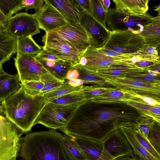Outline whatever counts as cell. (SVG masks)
Returning <instances> with one entry per match:
<instances>
[{
    "mask_svg": "<svg viewBox=\"0 0 160 160\" xmlns=\"http://www.w3.org/2000/svg\"><path fill=\"white\" fill-rule=\"evenodd\" d=\"M107 85L130 91L160 101V83H145L125 77H101Z\"/></svg>",
    "mask_w": 160,
    "mask_h": 160,
    "instance_id": "9c48e42d",
    "label": "cell"
},
{
    "mask_svg": "<svg viewBox=\"0 0 160 160\" xmlns=\"http://www.w3.org/2000/svg\"><path fill=\"white\" fill-rule=\"evenodd\" d=\"M160 62L149 67L148 68L153 72L160 74Z\"/></svg>",
    "mask_w": 160,
    "mask_h": 160,
    "instance_id": "816d5d0a",
    "label": "cell"
},
{
    "mask_svg": "<svg viewBox=\"0 0 160 160\" xmlns=\"http://www.w3.org/2000/svg\"><path fill=\"white\" fill-rule=\"evenodd\" d=\"M42 38V42L44 44L43 48L70 63L73 67L79 63L86 50L63 39L43 36Z\"/></svg>",
    "mask_w": 160,
    "mask_h": 160,
    "instance_id": "ba28073f",
    "label": "cell"
},
{
    "mask_svg": "<svg viewBox=\"0 0 160 160\" xmlns=\"http://www.w3.org/2000/svg\"><path fill=\"white\" fill-rule=\"evenodd\" d=\"M84 101V97L80 90L62 96L50 102L59 104H69L80 103Z\"/></svg>",
    "mask_w": 160,
    "mask_h": 160,
    "instance_id": "e575fe53",
    "label": "cell"
},
{
    "mask_svg": "<svg viewBox=\"0 0 160 160\" xmlns=\"http://www.w3.org/2000/svg\"><path fill=\"white\" fill-rule=\"evenodd\" d=\"M153 17L148 13L142 15H132L117 10L109 9L106 24L109 31H129L139 34L144 27L152 22Z\"/></svg>",
    "mask_w": 160,
    "mask_h": 160,
    "instance_id": "5b68a950",
    "label": "cell"
},
{
    "mask_svg": "<svg viewBox=\"0 0 160 160\" xmlns=\"http://www.w3.org/2000/svg\"><path fill=\"white\" fill-rule=\"evenodd\" d=\"M20 0H0V10L8 19L18 12Z\"/></svg>",
    "mask_w": 160,
    "mask_h": 160,
    "instance_id": "74e56055",
    "label": "cell"
},
{
    "mask_svg": "<svg viewBox=\"0 0 160 160\" xmlns=\"http://www.w3.org/2000/svg\"><path fill=\"white\" fill-rule=\"evenodd\" d=\"M110 35L102 47L118 53L125 54L137 53L146 46L139 34L129 31H109Z\"/></svg>",
    "mask_w": 160,
    "mask_h": 160,
    "instance_id": "52a82bcc",
    "label": "cell"
},
{
    "mask_svg": "<svg viewBox=\"0 0 160 160\" xmlns=\"http://www.w3.org/2000/svg\"><path fill=\"white\" fill-rule=\"evenodd\" d=\"M159 52L156 48L149 46H146L142 50L138 52L137 54L140 60L150 61L160 60Z\"/></svg>",
    "mask_w": 160,
    "mask_h": 160,
    "instance_id": "b9f144b4",
    "label": "cell"
},
{
    "mask_svg": "<svg viewBox=\"0 0 160 160\" xmlns=\"http://www.w3.org/2000/svg\"><path fill=\"white\" fill-rule=\"evenodd\" d=\"M136 55L135 53L124 57H111L103 53L97 48L90 46L83 55L87 59V64L84 66L76 69L81 68L95 72L114 63L129 61Z\"/></svg>",
    "mask_w": 160,
    "mask_h": 160,
    "instance_id": "4fadbf2b",
    "label": "cell"
},
{
    "mask_svg": "<svg viewBox=\"0 0 160 160\" xmlns=\"http://www.w3.org/2000/svg\"><path fill=\"white\" fill-rule=\"evenodd\" d=\"M62 135L53 129L27 134L21 138L18 154L24 160H68Z\"/></svg>",
    "mask_w": 160,
    "mask_h": 160,
    "instance_id": "3957f363",
    "label": "cell"
},
{
    "mask_svg": "<svg viewBox=\"0 0 160 160\" xmlns=\"http://www.w3.org/2000/svg\"><path fill=\"white\" fill-rule=\"evenodd\" d=\"M142 115L123 102L104 103L85 101L59 130L70 137L102 142L117 130L136 126Z\"/></svg>",
    "mask_w": 160,
    "mask_h": 160,
    "instance_id": "6da1fadb",
    "label": "cell"
},
{
    "mask_svg": "<svg viewBox=\"0 0 160 160\" xmlns=\"http://www.w3.org/2000/svg\"><path fill=\"white\" fill-rule=\"evenodd\" d=\"M18 39L0 29V62L2 64L10 60L17 52Z\"/></svg>",
    "mask_w": 160,
    "mask_h": 160,
    "instance_id": "cb8c5ba5",
    "label": "cell"
},
{
    "mask_svg": "<svg viewBox=\"0 0 160 160\" xmlns=\"http://www.w3.org/2000/svg\"><path fill=\"white\" fill-rule=\"evenodd\" d=\"M148 0H113L117 10L132 15L145 14L148 9Z\"/></svg>",
    "mask_w": 160,
    "mask_h": 160,
    "instance_id": "603a6c76",
    "label": "cell"
},
{
    "mask_svg": "<svg viewBox=\"0 0 160 160\" xmlns=\"http://www.w3.org/2000/svg\"><path fill=\"white\" fill-rule=\"evenodd\" d=\"M122 102L133 107L142 115L152 118L160 124V106L151 105L126 98H123Z\"/></svg>",
    "mask_w": 160,
    "mask_h": 160,
    "instance_id": "484cf974",
    "label": "cell"
},
{
    "mask_svg": "<svg viewBox=\"0 0 160 160\" xmlns=\"http://www.w3.org/2000/svg\"><path fill=\"white\" fill-rule=\"evenodd\" d=\"M71 137L88 160H113L114 159L106 150L102 142Z\"/></svg>",
    "mask_w": 160,
    "mask_h": 160,
    "instance_id": "2e32d148",
    "label": "cell"
},
{
    "mask_svg": "<svg viewBox=\"0 0 160 160\" xmlns=\"http://www.w3.org/2000/svg\"><path fill=\"white\" fill-rule=\"evenodd\" d=\"M123 90L125 94L124 98L152 106H160V101L154 98L138 94L130 91Z\"/></svg>",
    "mask_w": 160,
    "mask_h": 160,
    "instance_id": "d590c367",
    "label": "cell"
},
{
    "mask_svg": "<svg viewBox=\"0 0 160 160\" xmlns=\"http://www.w3.org/2000/svg\"><path fill=\"white\" fill-rule=\"evenodd\" d=\"M8 33L18 39L40 32L39 24L35 14L22 12L8 19L3 29Z\"/></svg>",
    "mask_w": 160,
    "mask_h": 160,
    "instance_id": "30bf717a",
    "label": "cell"
},
{
    "mask_svg": "<svg viewBox=\"0 0 160 160\" xmlns=\"http://www.w3.org/2000/svg\"><path fill=\"white\" fill-rule=\"evenodd\" d=\"M44 0H20L18 6V11L24 9L26 12L33 9L37 11L43 7Z\"/></svg>",
    "mask_w": 160,
    "mask_h": 160,
    "instance_id": "7bdbcfd3",
    "label": "cell"
},
{
    "mask_svg": "<svg viewBox=\"0 0 160 160\" xmlns=\"http://www.w3.org/2000/svg\"><path fill=\"white\" fill-rule=\"evenodd\" d=\"M62 142L68 160H88L71 137L65 134L62 135Z\"/></svg>",
    "mask_w": 160,
    "mask_h": 160,
    "instance_id": "83f0119b",
    "label": "cell"
},
{
    "mask_svg": "<svg viewBox=\"0 0 160 160\" xmlns=\"http://www.w3.org/2000/svg\"><path fill=\"white\" fill-rule=\"evenodd\" d=\"M48 102L44 96H31L20 87L0 105L6 117L24 133L31 131Z\"/></svg>",
    "mask_w": 160,
    "mask_h": 160,
    "instance_id": "7a4b0ae2",
    "label": "cell"
},
{
    "mask_svg": "<svg viewBox=\"0 0 160 160\" xmlns=\"http://www.w3.org/2000/svg\"><path fill=\"white\" fill-rule=\"evenodd\" d=\"M80 24L92 38L91 46L96 48L102 47L109 38V32L91 15L84 11L81 13Z\"/></svg>",
    "mask_w": 160,
    "mask_h": 160,
    "instance_id": "9a60e30c",
    "label": "cell"
},
{
    "mask_svg": "<svg viewBox=\"0 0 160 160\" xmlns=\"http://www.w3.org/2000/svg\"><path fill=\"white\" fill-rule=\"evenodd\" d=\"M42 36L57 37L65 39L83 49L87 50L91 45L92 38L80 24H68Z\"/></svg>",
    "mask_w": 160,
    "mask_h": 160,
    "instance_id": "7c38bea8",
    "label": "cell"
},
{
    "mask_svg": "<svg viewBox=\"0 0 160 160\" xmlns=\"http://www.w3.org/2000/svg\"><path fill=\"white\" fill-rule=\"evenodd\" d=\"M35 55L17 53L13 58L20 82L40 81L42 75L49 73Z\"/></svg>",
    "mask_w": 160,
    "mask_h": 160,
    "instance_id": "8fae6325",
    "label": "cell"
},
{
    "mask_svg": "<svg viewBox=\"0 0 160 160\" xmlns=\"http://www.w3.org/2000/svg\"><path fill=\"white\" fill-rule=\"evenodd\" d=\"M8 18L0 10V29H3L5 27Z\"/></svg>",
    "mask_w": 160,
    "mask_h": 160,
    "instance_id": "681fc988",
    "label": "cell"
},
{
    "mask_svg": "<svg viewBox=\"0 0 160 160\" xmlns=\"http://www.w3.org/2000/svg\"><path fill=\"white\" fill-rule=\"evenodd\" d=\"M155 122L152 118L142 115L136 126L147 139L149 130Z\"/></svg>",
    "mask_w": 160,
    "mask_h": 160,
    "instance_id": "ee69618b",
    "label": "cell"
},
{
    "mask_svg": "<svg viewBox=\"0 0 160 160\" xmlns=\"http://www.w3.org/2000/svg\"><path fill=\"white\" fill-rule=\"evenodd\" d=\"M148 69V68L138 67L134 63L130 62L128 61L114 63L105 68L93 72L99 77H124L128 73L145 71Z\"/></svg>",
    "mask_w": 160,
    "mask_h": 160,
    "instance_id": "d6986e66",
    "label": "cell"
},
{
    "mask_svg": "<svg viewBox=\"0 0 160 160\" xmlns=\"http://www.w3.org/2000/svg\"><path fill=\"white\" fill-rule=\"evenodd\" d=\"M120 129L128 140L133 152L141 160H160L149 153L139 142L134 134L133 127H122Z\"/></svg>",
    "mask_w": 160,
    "mask_h": 160,
    "instance_id": "d4e9b609",
    "label": "cell"
},
{
    "mask_svg": "<svg viewBox=\"0 0 160 160\" xmlns=\"http://www.w3.org/2000/svg\"><path fill=\"white\" fill-rule=\"evenodd\" d=\"M113 160H141L138 156L133 152L125 155L119 156Z\"/></svg>",
    "mask_w": 160,
    "mask_h": 160,
    "instance_id": "7dc6e473",
    "label": "cell"
},
{
    "mask_svg": "<svg viewBox=\"0 0 160 160\" xmlns=\"http://www.w3.org/2000/svg\"><path fill=\"white\" fill-rule=\"evenodd\" d=\"M149 69L127 74L125 77L145 83H160V75H150Z\"/></svg>",
    "mask_w": 160,
    "mask_h": 160,
    "instance_id": "836d02e7",
    "label": "cell"
},
{
    "mask_svg": "<svg viewBox=\"0 0 160 160\" xmlns=\"http://www.w3.org/2000/svg\"><path fill=\"white\" fill-rule=\"evenodd\" d=\"M79 76L78 70L73 69L69 70L66 74V79L70 80L72 79H78Z\"/></svg>",
    "mask_w": 160,
    "mask_h": 160,
    "instance_id": "c3c4849f",
    "label": "cell"
},
{
    "mask_svg": "<svg viewBox=\"0 0 160 160\" xmlns=\"http://www.w3.org/2000/svg\"><path fill=\"white\" fill-rule=\"evenodd\" d=\"M21 83L20 87L27 94L33 96L40 95L44 86L41 81H25Z\"/></svg>",
    "mask_w": 160,
    "mask_h": 160,
    "instance_id": "f35d334b",
    "label": "cell"
},
{
    "mask_svg": "<svg viewBox=\"0 0 160 160\" xmlns=\"http://www.w3.org/2000/svg\"><path fill=\"white\" fill-rule=\"evenodd\" d=\"M23 133L6 117L0 105V160H16Z\"/></svg>",
    "mask_w": 160,
    "mask_h": 160,
    "instance_id": "277c9868",
    "label": "cell"
},
{
    "mask_svg": "<svg viewBox=\"0 0 160 160\" xmlns=\"http://www.w3.org/2000/svg\"><path fill=\"white\" fill-rule=\"evenodd\" d=\"M75 69H77L79 72V76L78 79L83 80L87 83H93L108 86L104 80L96 75L93 71L81 68Z\"/></svg>",
    "mask_w": 160,
    "mask_h": 160,
    "instance_id": "8d00e7d4",
    "label": "cell"
},
{
    "mask_svg": "<svg viewBox=\"0 0 160 160\" xmlns=\"http://www.w3.org/2000/svg\"><path fill=\"white\" fill-rule=\"evenodd\" d=\"M35 58L50 74L61 81H65L67 72L72 69L71 64L62 59L48 60Z\"/></svg>",
    "mask_w": 160,
    "mask_h": 160,
    "instance_id": "44dd1931",
    "label": "cell"
},
{
    "mask_svg": "<svg viewBox=\"0 0 160 160\" xmlns=\"http://www.w3.org/2000/svg\"><path fill=\"white\" fill-rule=\"evenodd\" d=\"M102 143L106 150L114 158L133 152L128 140L120 129L110 133Z\"/></svg>",
    "mask_w": 160,
    "mask_h": 160,
    "instance_id": "e0dca14e",
    "label": "cell"
},
{
    "mask_svg": "<svg viewBox=\"0 0 160 160\" xmlns=\"http://www.w3.org/2000/svg\"><path fill=\"white\" fill-rule=\"evenodd\" d=\"M18 74L12 75L5 72L3 69L0 72V102L6 100L17 92L21 83Z\"/></svg>",
    "mask_w": 160,
    "mask_h": 160,
    "instance_id": "ffe728a7",
    "label": "cell"
},
{
    "mask_svg": "<svg viewBox=\"0 0 160 160\" xmlns=\"http://www.w3.org/2000/svg\"><path fill=\"white\" fill-rule=\"evenodd\" d=\"M40 81L44 84V87L40 95L43 96L60 87L65 81L60 80L50 73L42 75Z\"/></svg>",
    "mask_w": 160,
    "mask_h": 160,
    "instance_id": "1f68e13d",
    "label": "cell"
},
{
    "mask_svg": "<svg viewBox=\"0 0 160 160\" xmlns=\"http://www.w3.org/2000/svg\"><path fill=\"white\" fill-rule=\"evenodd\" d=\"M156 8L154 9V10L157 11L158 12V15H160V4L158 6H157Z\"/></svg>",
    "mask_w": 160,
    "mask_h": 160,
    "instance_id": "f5cc1de1",
    "label": "cell"
},
{
    "mask_svg": "<svg viewBox=\"0 0 160 160\" xmlns=\"http://www.w3.org/2000/svg\"></svg>",
    "mask_w": 160,
    "mask_h": 160,
    "instance_id": "11a10c76",
    "label": "cell"
},
{
    "mask_svg": "<svg viewBox=\"0 0 160 160\" xmlns=\"http://www.w3.org/2000/svg\"><path fill=\"white\" fill-rule=\"evenodd\" d=\"M124 97L125 94L123 90L113 88L112 89L98 96L91 100L101 103H118L122 102V100Z\"/></svg>",
    "mask_w": 160,
    "mask_h": 160,
    "instance_id": "f1b7e54d",
    "label": "cell"
},
{
    "mask_svg": "<svg viewBox=\"0 0 160 160\" xmlns=\"http://www.w3.org/2000/svg\"><path fill=\"white\" fill-rule=\"evenodd\" d=\"M45 4L40 10L35 13L40 29L48 33L69 23L61 14L51 4L48 0H44Z\"/></svg>",
    "mask_w": 160,
    "mask_h": 160,
    "instance_id": "5bb4252c",
    "label": "cell"
},
{
    "mask_svg": "<svg viewBox=\"0 0 160 160\" xmlns=\"http://www.w3.org/2000/svg\"><path fill=\"white\" fill-rule=\"evenodd\" d=\"M160 62V60L150 61L142 60L134 63L138 67L148 68L149 67Z\"/></svg>",
    "mask_w": 160,
    "mask_h": 160,
    "instance_id": "bcb514c9",
    "label": "cell"
},
{
    "mask_svg": "<svg viewBox=\"0 0 160 160\" xmlns=\"http://www.w3.org/2000/svg\"><path fill=\"white\" fill-rule=\"evenodd\" d=\"M2 65V64L0 62V72L2 69H3Z\"/></svg>",
    "mask_w": 160,
    "mask_h": 160,
    "instance_id": "db71d44e",
    "label": "cell"
},
{
    "mask_svg": "<svg viewBox=\"0 0 160 160\" xmlns=\"http://www.w3.org/2000/svg\"><path fill=\"white\" fill-rule=\"evenodd\" d=\"M76 2L82 11L92 15V9L90 0H75Z\"/></svg>",
    "mask_w": 160,
    "mask_h": 160,
    "instance_id": "f6af8a7d",
    "label": "cell"
},
{
    "mask_svg": "<svg viewBox=\"0 0 160 160\" xmlns=\"http://www.w3.org/2000/svg\"><path fill=\"white\" fill-rule=\"evenodd\" d=\"M42 49V47L38 45L31 35L18 39L16 53L21 54L36 55L39 53Z\"/></svg>",
    "mask_w": 160,
    "mask_h": 160,
    "instance_id": "4316f807",
    "label": "cell"
},
{
    "mask_svg": "<svg viewBox=\"0 0 160 160\" xmlns=\"http://www.w3.org/2000/svg\"><path fill=\"white\" fill-rule=\"evenodd\" d=\"M113 88L95 84L92 86H84L80 90L85 101L91 100L98 96L108 92Z\"/></svg>",
    "mask_w": 160,
    "mask_h": 160,
    "instance_id": "4dcf8cb0",
    "label": "cell"
},
{
    "mask_svg": "<svg viewBox=\"0 0 160 160\" xmlns=\"http://www.w3.org/2000/svg\"><path fill=\"white\" fill-rule=\"evenodd\" d=\"M133 129L134 134L140 144L151 155L160 160V154L153 148L139 129L136 126L133 127Z\"/></svg>",
    "mask_w": 160,
    "mask_h": 160,
    "instance_id": "ab89813d",
    "label": "cell"
},
{
    "mask_svg": "<svg viewBox=\"0 0 160 160\" xmlns=\"http://www.w3.org/2000/svg\"><path fill=\"white\" fill-rule=\"evenodd\" d=\"M160 124L155 122L149 130L147 139L153 148L160 154Z\"/></svg>",
    "mask_w": 160,
    "mask_h": 160,
    "instance_id": "60d3db41",
    "label": "cell"
},
{
    "mask_svg": "<svg viewBox=\"0 0 160 160\" xmlns=\"http://www.w3.org/2000/svg\"><path fill=\"white\" fill-rule=\"evenodd\" d=\"M81 103L59 104L49 102L41 111L34 124H41L54 130L59 129L68 121Z\"/></svg>",
    "mask_w": 160,
    "mask_h": 160,
    "instance_id": "8992f818",
    "label": "cell"
},
{
    "mask_svg": "<svg viewBox=\"0 0 160 160\" xmlns=\"http://www.w3.org/2000/svg\"><path fill=\"white\" fill-rule=\"evenodd\" d=\"M69 24H79L82 11L75 0H48Z\"/></svg>",
    "mask_w": 160,
    "mask_h": 160,
    "instance_id": "ac0fdd59",
    "label": "cell"
},
{
    "mask_svg": "<svg viewBox=\"0 0 160 160\" xmlns=\"http://www.w3.org/2000/svg\"><path fill=\"white\" fill-rule=\"evenodd\" d=\"M93 17L105 28L107 29L106 22L108 12L102 6L100 0H90Z\"/></svg>",
    "mask_w": 160,
    "mask_h": 160,
    "instance_id": "d6a6232c",
    "label": "cell"
},
{
    "mask_svg": "<svg viewBox=\"0 0 160 160\" xmlns=\"http://www.w3.org/2000/svg\"><path fill=\"white\" fill-rule=\"evenodd\" d=\"M102 5L104 8L107 11H108L111 2L109 0H100Z\"/></svg>",
    "mask_w": 160,
    "mask_h": 160,
    "instance_id": "f907efd6",
    "label": "cell"
},
{
    "mask_svg": "<svg viewBox=\"0 0 160 160\" xmlns=\"http://www.w3.org/2000/svg\"><path fill=\"white\" fill-rule=\"evenodd\" d=\"M147 46L154 47L159 52L160 47V15L154 17L152 22L144 27L139 33Z\"/></svg>",
    "mask_w": 160,
    "mask_h": 160,
    "instance_id": "7402d4cb",
    "label": "cell"
},
{
    "mask_svg": "<svg viewBox=\"0 0 160 160\" xmlns=\"http://www.w3.org/2000/svg\"><path fill=\"white\" fill-rule=\"evenodd\" d=\"M83 85L73 87L69 84L67 81H65L60 87L43 96L47 99L48 102H50L62 96L80 91Z\"/></svg>",
    "mask_w": 160,
    "mask_h": 160,
    "instance_id": "f546056e",
    "label": "cell"
}]
</instances>
